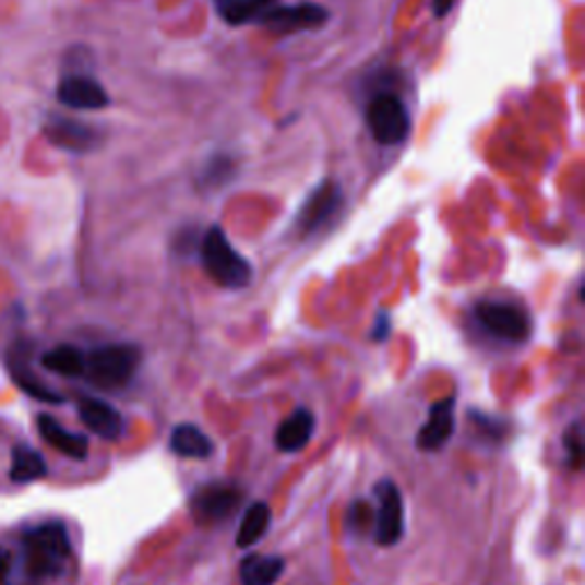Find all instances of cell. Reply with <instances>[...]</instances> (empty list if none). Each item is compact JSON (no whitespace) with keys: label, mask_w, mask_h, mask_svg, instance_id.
Returning <instances> with one entry per match:
<instances>
[{"label":"cell","mask_w":585,"mask_h":585,"mask_svg":"<svg viewBox=\"0 0 585 585\" xmlns=\"http://www.w3.org/2000/svg\"><path fill=\"white\" fill-rule=\"evenodd\" d=\"M26 568L35 578L58 576L71 558V540L64 524L48 522L23 535Z\"/></svg>","instance_id":"6da1fadb"},{"label":"cell","mask_w":585,"mask_h":585,"mask_svg":"<svg viewBox=\"0 0 585 585\" xmlns=\"http://www.w3.org/2000/svg\"><path fill=\"white\" fill-rule=\"evenodd\" d=\"M202 263L208 277L223 288H246L252 282V265L240 256L219 227H211L202 240Z\"/></svg>","instance_id":"7a4b0ae2"},{"label":"cell","mask_w":585,"mask_h":585,"mask_svg":"<svg viewBox=\"0 0 585 585\" xmlns=\"http://www.w3.org/2000/svg\"><path fill=\"white\" fill-rule=\"evenodd\" d=\"M140 348L129 344H110L94 348L85 355L83 378H87L99 389H119L131 382L140 366Z\"/></svg>","instance_id":"3957f363"},{"label":"cell","mask_w":585,"mask_h":585,"mask_svg":"<svg viewBox=\"0 0 585 585\" xmlns=\"http://www.w3.org/2000/svg\"><path fill=\"white\" fill-rule=\"evenodd\" d=\"M373 138L384 146H396L407 140L411 121L405 104L396 94H378L366 110Z\"/></svg>","instance_id":"277c9868"},{"label":"cell","mask_w":585,"mask_h":585,"mask_svg":"<svg viewBox=\"0 0 585 585\" xmlns=\"http://www.w3.org/2000/svg\"><path fill=\"white\" fill-rule=\"evenodd\" d=\"M478 323L503 341H524L530 334V321L522 307L508 302H482L476 307Z\"/></svg>","instance_id":"5b68a950"},{"label":"cell","mask_w":585,"mask_h":585,"mask_svg":"<svg viewBox=\"0 0 585 585\" xmlns=\"http://www.w3.org/2000/svg\"><path fill=\"white\" fill-rule=\"evenodd\" d=\"M378 510H375V542L380 547H392L403 538V497L392 480H382L375 487Z\"/></svg>","instance_id":"8992f818"},{"label":"cell","mask_w":585,"mask_h":585,"mask_svg":"<svg viewBox=\"0 0 585 585\" xmlns=\"http://www.w3.org/2000/svg\"><path fill=\"white\" fill-rule=\"evenodd\" d=\"M341 204H344V192L334 183V181H323L319 188H315L309 200L305 202V206L298 213V231L302 236L315 234L319 229H323L330 219L338 213Z\"/></svg>","instance_id":"52a82bcc"},{"label":"cell","mask_w":585,"mask_h":585,"mask_svg":"<svg viewBox=\"0 0 585 585\" xmlns=\"http://www.w3.org/2000/svg\"><path fill=\"white\" fill-rule=\"evenodd\" d=\"M240 494L227 485H206L200 487L190 499L192 517L200 524H217L229 520L238 510Z\"/></svg>","instance_id":"ba28073f"},{"label":"cell","mask_w":585,"mask_h":585,"mask_svg":"<svg viewBox=\"0 0 585 585\" xmlns=\"http://www.w3.org/2000/svg\"><path fill=\"white\" fill-rule=\"evenodd\" d=\"M263 26L277 33V35H290L309 28H319L327 21V12L319 5H296V8H271L261 19Z\"/></svg>","instance_id":"9c48e42d"},{"label":"cell","mask_w":585,"mask_h":585,"mask_svg":"<svg viewBox=\"0 0 585 585\" xmlns=\"http://www.w3.org/2000/svg\"><path fill=\"white\" fill-rule=\"evenodd\" d=\"M453 432H455V398L453 396L439 398L430 407V417L417 434V449L428 453L444 449Z\"/></svg>","instance_id":"30bf717a"},{"label":"cell","mask_w":585,"mask_h":585,"mask_svg":"<svg viewBox=\"0 0 585 585\" xmlns=\"http://www.w3.org/2000/svg\"><path fill=\"white\" fill-rule=\"evenodd\" d=\"M79 417L85 423L87 430H92L96 437L106 439V442H115L124 432V419L121 414L106 401L83 396L79 401Z\"/></svg>","instance_id":"8fae6325"},{"label":"cell","mask_w":585,"mask_h":585,"mask_svg":"<svg viewBox=\"0 0 585 585\" xmlns=\"http://www.w3.org/2000/svg\"><path fill=\"white\" fill-rule=\"evenodd\" d=\"M58 99L67 108L99 110L108 106L106 89L89 76H67L58 87Z\"/></svg>","instance_id":"7c38bea8"},{"label":"cell","mask_w":585,"mask_h":585,"mask_svg":"<svg viewBox=\"0 0 585 585\" xmlns=\"http://www.w3.org/2000/svg\"><path fill=\"white\" fill-rule=\"evenodd\" d=\"M37 430L48 446H53L58 453L71 459H85L89 453V442L85 434L67 430L51 414H41L37 419Z\"/></svg>","instance_id":"4fadbf2b"},{"label":"cell","mask_w":585,"mask_h":585,"mask_svg":"<svg viewBox=\"0 0 585 585\" xmlns=\"http://www.w3.org/2000/svg\"><path fill=\"white\" fill-rule=\"evenodd\" d=\"M313 434V414L309 409H296L275 432V444L282 453L302 451Z\"/></svg>","instance_id":"5bb4252c"},{"label":"cell","mask_w":585,"mask_h":585,"mask_svg":"<svg viewBox=\"0 0 585 585\" xmlns=\"http://www.w3.org/2000/svg\"><path fill=\"white\" fill-rule=\"evenodd\" d=\"M46 135L51 138V142H56L62 150L69 152H87L96 144V131L81 124V121L73 119H53L51 124L46 127Z\"/></svg>","instance_id":"9a60e30c"},{"label":"cell","mask_w":585,"mask_h":585,"mask_svg":"<svg viewBox=\"0 0 585 585\" xmlns=\"http://www.w3.org/2000/svg\"><path fill=\"white\" fill-rule=\"evenodd\" d=\"M169 449H172L175 455L186 457V459H206L215 451L211 437L202 428L192 423H181L172 430V437H169Z\"/></svg>","instance_id":"2e32d148"},{"label":"cell","mask_w":585,"mask_h":585,"mask_svg":"<svg viewBox=\"0 0 585 585\" xmlns=\"http://www.w3.org/2000/svg\"><path fill=\"white\" fill-rule=\"evenodd\" d=\"M284 574V560L277 556H248L240 563L242 585H275Z\"/></svg>","instance_id":"e0dca14e"},{"label":"cell","mask_w":585,"mask_h":585,"mask_svg":"<svg viewBox=\"0 0 585 585\" xmlns=\"http://www.w3.org/2000/svg\"><path fill=\"white\" fill-rule=\"evenodd\" d=\"M271 520H273L271 505L261 503V501L250 505V510L246 512V515H242V522H240V528L236 535V545L242 549L256 545L265 535V530L271 528Z\"/></svg>","instance_id":"ac0fdd59"},{"label":"cell","mask_w":585,"mask_h":585,"mask_svg":"<svg viewBox=\"0 0 585 585\" xmlns=\"http://www.w3.org/2000/svg\"><path fill=\"white\" fill-rule=\"evenodd\" d=\"M41 366L46 371L64 378H83L85 353L76 346H58L41 357Z\"/></svg>","instance_id":"d6986e66"},{"label":"cell","mask_w":585,"mask_h":585,"mask_svg":"<svg viewBox=\"0 0 585 585\" xmlns=\"http://www.w3.org/2000/svg\"><path fill=\"white\" fill-rule=\"evenodd\" d=\"M271 8H275V0H217V12L231 26L259 21Z\"/></svg>","instance_id":"ffe728a7"},{"label":"cell","mask_w":585,"mask_h":585,"mask_svg":"<svg viewBox=\"0 0 585 585\" xmlns=\"http://www.w3.org/2000/svg\"><path fill=\"white\" fill-rule=\"evenodd\" d=\"M48 474L46 459L41 453L28 449V446H16L12 451V467H10V478L14 482H35Z\"/></svg>","instance_id":"44dd1931"},{"label":"cell","mask_w":585,"mask_h":585,"mask_svg":"<svg viewBox=\"0 0 585 585\" xmlns=\"http://www.w3.org/2000/svg\"><path fill=\"white\" fill-rule=\"evenodd\" d=\"M12 378L23 389V392L31 394L33 398H37L41 403H62L64 401L58 392H53V389H48L41 382H37L33 378V373L28 369H23V366H19V363H12Z\"/></svg>","instance_id":"7402d4cb"},{"label":"cell","mask_w":585,"mask_h":585,"mask_svg":"<svg viewBox=\"0 0 585 585\" xmlns=\"http://www.w3.org/2000/svg\"><path fill=\"white\" fill-rule=\"evenodd\" d=\"M375 522V512L371 505H366L363 501L353 503L348 510V528L350 533H366Z\"/></svg>","instance_id":"603a6c76"},{"label":"cell","mask_w":585,"mask_h":585,"mask_svg":"<svg viewBox=\"0 0 585 585\" xmlns=\"http://www.w3.org/2000/svg\"><path fill=\"white\" fill-rule=\"evenodd\" d=\"M565 449L570 453V462L572 467L576 469L581 465V453H583V439H581V430L578 426H572L568 432H565Z\"/></svg>","instance_id":"cb8c5ba5"},{"label":"cell","mask_w":585,"mask_h":585,"mask_svg":"<svg viewBox=\"0 0 585 585\" xmlns=\"http://www.w3.org/2000/svg\"><path fill=\"white\" fill-rule=\"evenodd\" d=\"M389 315L386 313H380V319L375 323V330H373V341H384L389 336Z\"/></svg>","instance_id":"d4e9b609"},{"label":"cell","mask_w":585,"mask_h":585,"mask_svg":"<svg viewBox=\"0 0 585 585\" xmlns=\"http://www.w3.org/2000/svg\"><path fill=\"white\" fill-rule=\"evenodd\" d=\"M432 5H434V14L442 19V16H446L451 12L453 0H432Z\"/></svg>","instance_id":"484cf974"},{"label":"cell","mask_w":585,"mask_h":585,"mask_svg":"<svg viewBox=\"0 0 585 585\" xmlns=\"http://www.w3.org/2000/svg\"><path fill=\"white\" fill-rule=\"evenodd\" d=\"M5 570H8V556H5V553H0V578H3Z\"/></svg>","instance_id":"4316f807"}]
</instances>
